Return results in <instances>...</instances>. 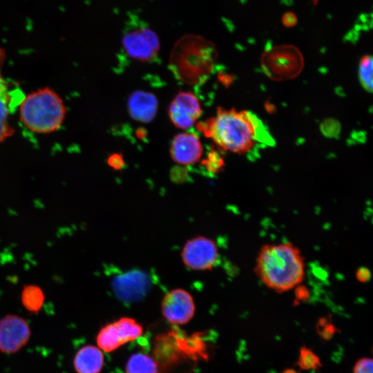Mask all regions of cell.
Wrapping results in <instances>:
<instances>
[{"label": "cell", "mask_w": 373, "mask_h": 373, "mask_svg": "<svg viewBox=\"0 0 373 373\" xmlns=\"http://www.w3.org/2000/svg\"><path fill=\"white\" fill-rule=\"evenodd\" d=\"M10 90L0 91V142L14 134L15 129L9 121L12 96Z\"/></svg>", "instance_id": "e0dca14e"}, {"label": "cell", "mask_w": 373, "mask_h": 373, "mask_svg": "<svg viewBox=\"0 0 373 373\" xmlns=\"http://www.w3.org/2000/svg\"><path fill=\"white\" fill-rule=\"evenodd\" d=\"M224 160L220 154L216 151H211L208 154L207 158L203 161V164L207 169L213 173H219L224 166Z\"/></svg>", "instance_id": "44dd1931"}, {"label": "cell", "mask_w": 373, "mask_h": 373, "mask_svg": "<svg viewBox=\"0 0 373 373\" xmlns=\"http://www.w3.org/2000/svg\"><path fill=\"white\" fill-rule=\"evenodd\" d=\"M203 152L198 137L191 133H182L175 135L171 142L170 153L172 160L180 165L196 163Z\"/></svg>", "instance_id": "7c38bea8"}, {"label": "cell", "mask_w": 373, "mask_h": 373, "mask_svg": "<svg viewBox=\"0 0 373 373\" xmlns=\"http://www.w3.org/2000/svg\"><path fill=\"white\" fill-rule=\"evenodd\" d=\"M358 78L362 87L368 93L372 91V57L369 55L361 57L358 66Z\"/></svg>", "instance_id": "d6986e66"}, {"label": "cell", "mask_w": 373, "mask_h": 373, "mask_svg": "<svg viewBox=\"0 0 373 373\" xmlns=\"http://www.w3.org/2000/svg\"><path fill=\"white\" fill-rule=\"evenodd\" d=\"M353 373H373V361L371 358L358 359L353 368Z\"/></svg>", "instance_id": "7402d4cb"}, {"label": "cell", "mask_w": 373, "mask_h": 373, "mask_svg": "<svg viewBox=\"0 0 373 373\" xmlns=\"http://www.w3.org/2000/svg\"><path fill=\"white\" fill-rule=\"evenodd\" d=\"M108 164L113 169L118 170L124 165V160L121 154L114 153L108 158Z\"/></svg>", "instance_id": "cb8c5ba5"}, {"label": "cell", "mask_w": 373, "mask_h": 373, "mask_svg": "<svg viewBox=\"0 0 373 373\" xmlns=\"http://www.w3.org/2000/svg\"><path fill=\"white\" fill-rule=\"evenodd\" d=\"M181 258L189 269L206 271L211 269L217 264L219 252L213 240L199 236L186 241L182 248Z\"/></svg>", "instance_id": "52a82bcc"}, {"label": "cell", "mask_w": 373, "mask_h": 373, "mask_svg": "<svg viewBox=\"0 0 373 373\" xmlns=\"http://www.w3.org/2000/svg\"><path fill=\"white\" fill-rule=\"evenodd\" d=\"M254 269L261 283L277 293L296 288L303 281L305 275L302 253L289 242L262 246L256 256Z\"/></svg>", "instance_id": "7a4b0ae2"}, {"label": "cell", "mask_w": 373, "mask_h": 373, "mask_svg": "<svg viewBox=\"0 0 373 373\" xmlns=\"http://www.w3.org/2000/svg\"><path fill=\"white\" fill-rule=\"evenodd\" d=\"M143 331V327L135 319L122 317L99 330L96 344L103 352L111 353L140 337Z\"/></svg>", "instance_id": "8992f818"}, {"label": "cell", "mask_w": 373, "mask_h": 373, "mask_svg": "<svg viewBox=\"0 0 373 373\" xmlns=\"http://www.w3.org/2000/svg\"><path fill=\"white\" fill-rule=\"evenodd\" d=\"M261 67L263 73L274 81H285L300 75L304 67V59L300 50L291 44L269 47L262 55Z\"/></svg>", "instance_id": "5b68a950"}, {"label": "cell", "mask_w": 373, "mask_h": 373, "mask_svg": "<svg viewBox=\"0 0 373 373\" xmlns=\"http://www.w3.org/2000/svg\"><path fill=\"white\" fill-rule=\"evenodd\" d=\"M282 373H299V372H297L296 370H295L293 368H287V369L284 370L282 372Z\"/></svg>", "instance_id": "f1b7e54d"}, {"label": "cell", "mask_w": 373, "mask_h": 373, "mask_svg": "<svg viewBox=\"0 0 373 373\" xmlns=\"http://www.w3.org/2000/svg\"><path fill=\"white\" fill-rule=\"evenodd\" d=\"M127 105L128 113L133 119L149 123L156 115L158 102L153 93L138 90L130 95Z\"/></svg>", "instance_id": "4fadbf2b"}, {"label": "cell", "mask_w": 373, "mask_h": 373, "mask_svg": "<svg viewBox=\"0 0 373 373\" xmlns=\"http://www.w3.org/2000/svg\"><path fill=\"white\" fill-rule=\"evenodd\" d=\"M160 369L155 358L144 353H135L128 359L125 373H159Z\"/></svg>", "instance_id": "9a60e30c"}, {"label": "cell", "mask_w": 373, "mask_h": 373, "mask_svg": "<svg viewBox=\"0 0 373 373\" xmlns=\"http://www.w3.org/2000/svg\"><path fill=\"white\" fill-rule=\"evenodd\" d=\"M20 299L23 307L32 314L39 312L45 301V295L41 287L35 285H25Z\"/></svg>", "instance_id": "2e32d148"}, {"label": "cell", "mask_w": 373, "mask_h": 373, "mask_svg": "<svg viewBox=\"0 0 373 373\" xmlns=\"http://www.w3.org/2000/svg\"><path fill=\"white\" fill-rule=\"evenodd\" d=\"M104 363L103 352L93 345L80 347L75 354L73 361L76 373H100Z\"/></svg>", "instance_id": "5bb4252c"}, {"label": "cell", "mask_w": 373, "mask_h": 373, "mask_svg": "<svg viewBox=\"0 0 373 373\" xmlns=\"http://www.w3.org/2000/svg\"><path fill=\"white\" fill-rule=\"evenodd\" d=\"M218 60L215 44L196 35H186L174 44L169 66L174 76L189 85L205 82Z\"/></svg>", "instance_id": "3957f363"}, {"label": "cell", "mask_w": 373, "mask_h": 373, "mask_svg": "<svg viewBox=\"0 0 373 373\" xmlns=\"http://www.w3.org/2000/svg\"><path fill=\"white\" fill-rule=\"evenodd\" d=\"M295 290L297 300L305 301L307 300L309 294L306 288H303L298 285L296 287Z\"/></svg>", "instance_id": "4316f807"}, {"label": "cell", "mask_w": 373, "mask_h": 373, "mask_svg": "<svg viewBox=\"0 0 373 373\" xmlns=\"http://www.w3.org/2000/svg\"><path fill=\"white\" fill-rule=\"evenodd\" d=\"M31 336L28 321L16 314H7L0 319V352L12 354L24 347Z\"/></svg>", "instance_id": "ba28073f"}, {"label": "cell", "mask_w": 373, "mask_h": 373, "mask_svg": "<svg viewBox=\"0 0 373 373\" xmlns=\"http://www.w3.org/2000/svg\"><path fill=\"white\" fill-rule=\"evenodd\" d=\"M316 332L320 338L325 341L331 340L336 332L340 330L326 317L318 320L316 325Z\"/></svg>", "instance_id": "ffe728a7"}, {"label": "cell", "mask_w": 373, "mask_h": 373, "mask_svg": "<svg viewBox=\"0 0 373 373\" xmlns=\"http://www.w3.org/2000/svg\"><path fill=\"white\" fill-rule=\"evenodd\" d=\"M202 115L197 97L191 92H180L169 107V116L173 124L182 129L192 126Z\"/></svg>", "instance_id": "8fae6325"}, {"label": "cell", "mask_w": 373, "mask_h": 373, "mask_svg": "<svg viewBox=\"0 0 373 373\" xmlns=\"http://www.w3.org/2000/svg\"><path fill=\"white\" fill-rule=\"evenodd\" d=\"M370 272L367 268H360L356 271V278L362 282H367L370 278Z\"/></svg>", "instance_id": "484cf974"}, {"label": "cell", "mask_w": 373, "mask_h": 373, "mask_svg": "<svg viewBox=\"0 0 373 373\" xmlns=\"http://www.w3.org/2000/svg\"><path fill=\"white\" fill-rule=\"evenodd\" d=\"M281 21L285 27L291 28L296 25L298 18L294 12H287L282 16Z\"/></svg>", "instance_id": "d4e9b609"}, {"label": "cell", "mask_w": 373, "mask_h": 373, "mask_svg": "<svg viewBox=\"0 0 373 373\" xmlns=\"http://www.w3.org/2000/svg\"><path fill=\"white\" fill-rule=\"evenodd\" d=\"M122 45L127 55L136 60L151 61L155 59L160 50L157 35L146 27H140L125 33Z\"/></svg>", "instance_id": "9c48e42d"}, {"label": "cell", "mask_w": 373, "mask_h": 373, "mask_svg": "<svg viewBox=\"0 0 373 373\" xmlns=\"http://www.w3.org/2000/svg\"><path fill=\"white\" fill-rule=\"evenodd\" d=\"M296 364L303 370H318L323 366L319 356L305 346L300 348L299 357Z\"/></svg>", "instance_id": "ac0fdd59"}, {"label": "cell", "mask_w": 373, "mask_h": 373, "mask_svg": "<svg viewBox=\"0 0 373 373\" xmlns=\"http://www.w3.org/2000/svg\"><path fill=\"white\" fill-rule=\"evenodd\" d=\"M195 305L192 296L186 290L176 288L168 291L161 303L164 318L171 325H184L193 317Z\"/></svg>", "instance_id": "30bf717a"}, {"label": "cell", "mask_w": 373, "mask_h": 373, "mask_svg": "<svg viewBox=\"0 0 373 373\" xmlns=\"http://www.w3.org/2000/svg\"><path fill=\"white\" fill-rule=\"evenodd\" d=\"M197 127L220 149L239 155H252L275 144L267 126L249 111L218 107L216 115L200 122Z\"/></svg>", "instance_id": "6da1fadb"}, {"label": "cell", "mask_w": 373, "mask_h": 373, "mask_svg": "<svg viewBox=\"0 0 373 373\" xmlns=\"http://www.w3.org/2000/svg\"><path fill=\"white\" fill-rule=\"evenodd\" d=\"M265 108L267 110V112L269 113H273L274 111V110L276 109L275 106H274V104L268 102L265 104Z\"/></svg>", "instance_id": "83f0119b"}, {"label": "cell", "mask_w": 373, "mask_h": 373, "mask_svg": "<svg viewBox=\"0 0 373 373\" xmlns=\"http://www.w3.org/2000/svg\"><path fill=\"white\" fill-rule=\"evenodd\" d=\"M321 131L327 136L334 137L340 132V124L334 119L325 120L322 124Z\"/></svg>", "instance_id": "603a6c76"}, {"label": "cell", "mask_w": 373, "mask_h": 373, "mask_svg": "<svg viewBox=\"0 0 373 373\" xmlns=\"http://www.w3.org/2000/svg\"><path fill=\"white\" fill-rule=\"evenodd\" d=\"M66 113L64 100L49 87L30 93L19 102L20 122L36 133H50L58 130Z\"/></svg>", "instance_id": "277c9868"}]
</instances>
